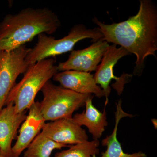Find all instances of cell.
Here are the masks:
<instances>
[{
    "label": "cell",
    "instance_id": "1",
    "mask_svg": "<svg viewBox=\"0 0 157 157\" xmlns=\"http://www.w3.org/2000/svg\"><path fill=\"white\" fill-rule=\"evenodd\" d=\"M92 21L103 35L102 39L119 45L136 60L134 73L141 75L147 57H156L157 50V8L151 0H140L137 14L126 20L105 24L96 17Z\"/></svg>",
    "mask_w": 157,
    "mask_h": 157
},
{
    "label": "cell",
    "instance_id": "2",
    "mask_svg": "<svg viewBox=\"0 0 157 157\" xmlns=\"http://www.w3.org/2000/svg\"><path fill=\"white\" fill-rule=\"evenodd\" d=\"M60 26L58 15L47 8H25L7 14L0 22V50H13L41 33L51 35Z\"/></svg>",
    "mask_w": 157,
    "mask_h": 157
},
{
    "label": "cell",
    "instance_id": "3",
    "mask_svg": "<svg viewBox=\"0 0 157 157\" xmlns=\"http://www.w3.org/2000/svg\"><path fill=\"white\" fill-rule=\"evenodd\" d=\"M53 58L29 65L23 77L11 90L5 104L12 102L17 113L26 111L44 85L58 72Z\"/></svg>",
    "mask_w": 157,
    "mask_h": 157
},
{
    "label": "cell",
    "instance_id": "4",
    "mask_svg": "<svg viewBox=\"0 0 157 157\" xmlns=\"http://www.w3.org/2000/svg\"><path fill=\"white\" fill-rule=\"evenodd\" d=\"M103 38L98 28L88 29L81 24L72 28L67 36L56 39L45 33L38 36V42L33 48H30L25 57L29 65L35 63L45 59L53 58L73 50L76 43L83 39H92L96 42Z\"/></svg>",
    "mask_w": 157,
    "mask_h": 157
},
{
    "label": "cell",
    "instance_id": "5",
    "mask_svg": "<svg viewBox=\"0 0 157 157\" xmlns=\"http://www.w3.org/2000/svg\"><path fill=\"white\" fill-rule=\"evenodd\" d=\"M43 99L40 102V110L46 121L73 117V113L84 106L91 94H78L57 86L48 81L41 90Z\"/></svg>",
    "mask_w": 157,
    "mask_h": 157
},
{
    "label": "cell",
    "instance_id": "6",
    "mask_svg": "<svg viewBox=\"0 0 157 157\" xmlns=\"http://www.w3.org/2000/svg\"><path fill=\"white\" fill-rule=\"evenodd\" d=\"M29 49L25 45L10 51L0 50V110L17 77L28 68L25 59Z\"/></svg>",
    "mask_w": 157,
    "mask_h": 157
},
{
    "label": "cell",
    "instance_id": "7",
    "mask_svg": "<svg viewBox=\"0 0 157 157\" xmlns=\"http://www.w3.org/2000/svg\"><path fill=\"white\" fill-rule=\"evenodd\" d=\"M131 55L128 51L120 47L117 48L116 45H109L104 52L101 63L98 65L94 78L96 83L104 91V97L106 98V107L108 102V97L111 92L109 84L112 79L116 80V85L114 88L119 95L121 94L123 90L124 85L127 81L126 79L131 77L130 75H126L124 78L117 77L114 74V67L118 61L124 57Z\"/></svg>",
    "mask_w": 157,
    "mask_h": 157
},
{
    "label": "cell",
    "instance_id": "8",
    "mask_svg": "<svg viewBox=\"0 0 157 157\" xmlns=\"http://www.w3.org/2000/svg\"><path fill=\"white\" fill-rule=\"evenodd\" d=\"M109 45L101 39L84 49L72 51L67 61L59 63V72L75 70L90 73L96 71Z\"/></svg>",
    "mask_w": 157,
    "mask_h": 157
},
{
    "label": "cell",
    "instance_id": "9",
    "mask_svg": "<svg viewBox=\"0 0 157 157\" xmlns=\"http://www.w3.org/2000/svg\"><path fill=\"white\" fill-rule=\"evenodd\" d=\"M42 133L57 143L74 144L87 141L85 130L73 117L66 118L44 124Z\"/></svg>",
    "mask_w": 157,
    "mask_h": 157
},
{
    "label": "cell",
    "instance_id": "10",
    "mask_svg": "<svg viewBox=\"0 0 157 157\" xmlns=\"http://www.w3.org/2000/svg\"><path fill=\"white\" fill-rule=\"evenodd\" d=\"M0 110V150L3 156L13 157L11 144L25 120L26 111L17 113L12 102Z\"/></svg>",
    "mask_w": 157,
    "mask_h": 157
},
{
    "label": "cell",
    "instance_id": "11",
    "mask_svg": "<svg viewBox=\"0 0 157 157\" xmlns=\"http://www.w3.org/2000/svg\"><path fill=\"white\" fill-rule=\"evenodd\" d=\"M28 109V114L20 128L17 141L12 147L13 157H19L40 133L45 123V119L40 110V102L34 101Z\"/></svg>",
    "mask_w": 157,
    "mask_h": 157
},
{
    "label": "cell",
    "instance_id": "12",
    "mask_svg": "<svg viewBox=\"0 0 157 157\" xmlns=\"http://www.w3.org/2000/svg\"><path fill=\"white\" fill-rule=\"evenodd\" d=\"M52 78L62 87L78 94H93L99 98L105 96L104 91L96 83L94 75L90 73L67 70L58 72Z\"/></svg>",
    "mask_w": 157,
    "mask_h": 157
},
{
    "label": "cell",
    "instance_id": "13",
    "mask_svg": "<svg viewBox=\"0 0 157 157\" xmlns=\"http://www.w3.org/2000/svg\"><path fill=\"white\" fill-rule=\"evenodd\" d=\"M93 98L90 96L86 100L85 111L76 113L73 118L79 126H84L87 128L94 140H98L102 136L108 122L105 108L103 112L97 109L93 105Z\"/></svg>",
    "mask_w": 157,
    "mask_h": 157
},
{
    "label": "cell",
    "instance_id": "14",
    "mask_svg": "<svg viewBox=\"0 0 157 157\" xmlns=\"http://www.w3.org/2000/svg\"><path fill=\"white\" fill-rule=\"evenodd\" d=\"M122 101L116 104L115 123L114 128L111 135H108L102 140L103 146L107 147V150L101 153V157H146V155L141 151L133 154L126 153L123 150L120 142L118 140L117 132L120 121L123 118L132 117L134 115L127 113L122 108Z\"/></svg>",
    "mask_w": 157,
    "mask_h": 157
},
{
    "label": "cell",
    "instance_id": "15",
    "mask_svg": "<svg viewBox=\"0 0 157 157\" xmlns=\"http://www.w3.org/2000/svg\"><path fill=\"white\" fill-rule=\"evenodd\" d=\"M69 146L55 142L40 132L28 147L24 157H50L55 150Z\"/></svg>",
    "mask_w": 157,
    "mask_h": 157
},
{
    "label": "cell",
    "instance_id": "16",
    "mask_svg": "<svg viewBox=\"0 0 157 157\" xmlns=\"http://www.w3.org/2000/svg\"><path fill=\"white\" fill-rule=\"evenodd\" d=\"M98 140L72 144L69 148L56 153L54 157H96L99 153Z\"/></svg>",
    "mask_w": 157,
    "mask_h": 157
},
{
    "label": "cell",
    "instance_id": "17",
    "mask_svg": "<svg viewBox=\"0 0 157 157\" xmlns=\"http://www.w3.org/2000/svg\"><path fill=\"white\" fill-rule=\"evenodd\" d=\"M153 124L154 125V127L155 128H157V120L155 119H153L151 120Z\"/></svg>",
    "mask_w": 157,
    "mask_h": 157
},
{
    "label": "cell",
    "instance_id": "18",
    "mask_svg": "<svg viewBox=\"0 0 157 157\" xmlns=\"http://www.w3.org/2000/svg\"><path fill=\"white\" fill-rule=\"evenodd\" d=\"M0 157H5L3 156V155H2V152H1V150H0Z\"/></svg>",
    "mask_w": 157,
    "mask_h": 157
}]
</instances>
